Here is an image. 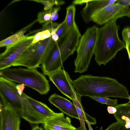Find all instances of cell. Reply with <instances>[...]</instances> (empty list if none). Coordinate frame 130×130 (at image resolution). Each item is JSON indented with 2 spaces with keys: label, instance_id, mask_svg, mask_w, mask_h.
Returning a JSON list of instances; mask_svg holds the SVG:
<instances>
[{
  "label": "cell",
  "instance_id": "obj_11",
  "mask_svg": "<svg viewBox=\"0 0 130 130\" xmlns=\"http://www.w3.org/2000/svg\"><path fill=\"white\" fill-rule=\"evenodd\" d=\"M118 0H90L80 11L84 22L86 23L92 21V17L102 9L117 2Z\"/></svg>",
  "mask_w": 130,
  "mask_h": 130
},
{
  "label": "cell",
  "instance_id": "obj_15",
  "mask_svg": "<svg viewBox=\"0 0 130 130\" xmlns=\"http://www.w3.org/2000/svg\"><path fill=\"white\" fill-rule=\"evenodd\" d=\"M23 95L31 107L45 118L58 116L63 113H56L49 108L45 104L36 100L23 93Z\"/></svg>",
  "mask_w": 130,
  "mask_h": 130
},
{
  "label": "cell",
  "instance_id": "obj_33",
  "mask_svg": "<svg viewBox=\"0 0 130 130\" xmlns=\"http://www.w3.org/2000/svg\"><path fill=\"white\" fill-rule=\"evenodd\" d=\"M76 130H82L81 129L80 127H79L78 128H77L76 129Z\"/></svg>",
  "mask_w": 130,
  "mask_h": 130
},
{
  "label": "cell",
  "instance_id": "obj_2",
  "mask_svg": "<svg viewBox=\"0 0 130 130\" xmlns=\"http://www.w3.org/2000/svg\"><path fill=\"white\" fill-rule=\"evenodd\" d=\"M117 20H111L98 28L94 54L95 60L99 66L106 65L118 52L125 48V43L119 37Z\"/></svg>",
  "mask_w": 130,
  "mask_h": 130
},
{
  "label": "cell",
  "instance_id": "obj_3",
  "mask_svg": "<svg viewBox=\"0 0 130 130\" xmlns=\"http://www.w3.org/2000/svg\"><path fill=\"white\" fill-rule=\"evenodd\" d=\"M13 82L0 77V107L10 104L21 117L32 124H42L45 118L29 104Z\"/></svg>",
  "mask_w": 130,
  "mask_h": 130
},
{
  "label": "cell",
  "instance_id": "obj_19",
  "mask_svg": "<svg viewBox=\"0 0 130 130\" xmlns=\"http://www.w3.org/2000/svg\"><path fill=\"white\" fill-rule=\"evenodd\" d=\"M52 9L48 11L39 12L38 14L37 21L40 24L44 23L43 26L44 28L46 27L50 23L52 22L50 20Z\"/></svg>",
  "mask_w": 130,
  "mask_h": 130
},
{
  "label": "cell",
  "instance_id": "obj_23",
  "mask_svg": "<svg viewBox=\"0 0 130 130\" xmlns=\"http://www.w3.org/2000/svg\"><path fill=\"white\" fill-rule=\"evenodd\" d=\"M125 124L118 121L115 122L109 125L105 130H130V129L126 128L125 126ZM100 130H103L102 126Z\"/></svg>",
  "mask_w": 130,
  "mask_h": 130
},
{
  "label": "cell",
  "instance_id": "obj_17",
  "mask_svg": "<svg viewBox=\"0 0 130 130\" xmlns=\"http://www.w3.org/2000/svg\"><path fill=\"white\" fill-rule=\"evenodd\" d=\"M33 23H32L14 34L1 41L0 42V47L10 46L24 39L26 36L24 35L25 33Z\"/></svg>",
  "mask_w": 130,
  "mask_h": 130
},
{
  "label": "cell",
  "instance_id": "obj_34",
  "mask_svg": "<svg viewBox=\"0 0 130 130\" xmlns=\"http://www.w3.org/2000/svg\"><path fill=\"white\" fill-rule=\"evenodd\" d=\"M128 99L129 100V102L130 103V95H129V96Z\"/></svg>",
  "mask_w": 130,
  "mask_h": 130
},
{
  "label": "cell",
  "instance_id": "obj_10",
  "mask_svg": "<svg viewBox=\"0 0 130 130\" xmlns=\"http://www.w3.org/2000/svg\"><path fill=\"white\" fill-rule=\"evenodd\" d=\"M21 117L9 104L0 108V130H20Z\"/></svg>",
  "mask_w": 130,
  "mask_h": 130
},
{
  "label": "cell",
  "instance_id": "obj_31",
  "mask_svg": "<svg viewBox=\"0 0 130 130\" xmlns=\"http://www.w3.org/2000/svg\"><path fill=\"white\" fill-rule=\"evenodd\" d=\"M31 130H43L38 125H36Z\"/></svg>",
  "mask_w": 130,
  "mask_h": 130
},
{
  "label": "cell",
  "instance_id": "obj_14",
  "mask_svg": "<svg viewBox=\"0 0 130 130\" xmlns=\"http://www.w3.org/2000/svg\"><path fill=\"white\" fill-rule=\"evenodd\" d=\"M73 93L72 100L79 117L80 123V127L82 130H87L85 126V121L87 124L89 123L90 125H94L96 123L95 119L85 112L81 102L82 96L77 93L74 87L73 88Z\"/></svg>",
  "mask_w": 130,
  "mask_h": 130
},
{
  "label": "cell",
  "instance_id": "obj_4",
  "mask_svg": "<svg viewBox=\"0 0 130 130\" xmlns=\"http://www.w3.org/2000/svg\"><path fill=\"white\" fill-rule=\"evenodd\" d=\"M0 76L32 89L42 95L50 90L48 82L44 74L36 68L5 69L0 70Z\"/></svg>",
  "mask_w": 130,
  "mask_h": 130
},
{
  "label": "cell",
  "instance_id": "obj_9",
  "mask_svg": "<svg viewBox=\"0 0 130 130\" xmlns=\"http://www.w3.org/2000/svg\"><path fill=\"white\" fill-rule=\"evenodd\" d=\"M48 77L63 95L72 100L73 96L72 80L68 72L61 69L49 74Z\"/></svg>",
  "mask_w": 130,
  "mask_h": 130
},
{
  "label": "cell",
  "instance_id": "obj_20",
  "mask_svg": "<svg viewBox=\"0 0 130 130\" xmlns=\"http://www.w3.org/2000/svg\"><path fill=\"white\" fill-rule=\"evenodd\" d=\"M69 28L64 19L61 23L58 24L56 33L59 37V41L65 38L68 32Z\"/></svg>",
  "mask_w": 130,
  "mask_h": 130
},
{
  "label": "cell",
  "instance_id": "obj_13",
  "mask_svg": "<svg viewBox=\"0 0 130 130\" xmlns=\"http://www.w3.org/2000/svg\"><path fill=\"white\" fill-rule=\"evenodd\" d=\"M48 101L68 116L79 120V117L74 104L68 100L56 93H54L49 97Z\"/></svg>",
  "mask_w": 130,
  "mask_h": 130
},
{
  "label": "cell",
  "instance_id": "obj_5",
  "mask_svg": "<svg viewBox=\"0 0 130 130\" xmlns=\"http://www.w3.org/2000/svg\"><path fill=\"white\" fill-rule=\"evenodd\" d=\"M98 28L93 26L87 29L81 36L77 49L74 61V72L82 73L86 71L94 54Z\"/></svg>",
  "mask_w": 130,
  "mask_h": 130
},
{
  "label": "cell",
  "instance_id": "obj_29",
  "mask_svg": "<svg viewBox=\"0 0 130 130\" xmlns=\"http://www.w3.org/2000/svg\"><path fill=\"white\" fill-rule=\"evenodd\" d=\"M107 110L109 114H114L117 111L116 108L114 107L111 106H108L107 107Z\"/></svg>",
  "mask_w": 130,
  "mask_h": 130
},
{
  "label": "cell",
  "instance_id": "obj_32",
  "mask_svg": "<svg viewBox=\"0 0 130 130\" xmlns=\"http://www.w3.org/2000/svg\"><path fill=\"white\" fill-rule=\"evenodd\" d=\"M125 16H127L130 18V9H129L127 12Z\"/></svg>",
  "mask_w": 130,
  "mask_h": 130
},
{
  "label": "cell",
  "instance_id": "obj_28",
  "mask_svg": "<svg viewBox=\"0 0 130 130\" xmlns=\"http://www.w3.org/2000/svg\"><path fill=\"white\" fill-rule=\"evenodd\" d=\"M90 0H77L74 1L73 2V5H81L84 4H86Z\"/></svg>",
  "mask_w": 130,
  "mask_h": 130
},
{
  "label": "cell",
  "instance_id": "obj_26",
  "mask_svg": "<svg viewBox=\"0 0 130 130\" xmlns=\"http://www.w3.org/2000/svg\"><path fill=\"white\" fill-rule=\"evenodd\" d=\"M40 36L41 41L47 39L51 37L50 30L46 29L40 31Z\"/></svg>",
  "mask_w": 130,
  "mask_h": 130
},
{
  "label": "cell",
  "instance_id": "obj_24",
  "mask_svg": "<svg viewBox=\"0 0 130 130\" xmlns=\"http://www.w3.org/2000/svg\"><path fill=\"white\" fill-rule=\"evenodd\" d=\"M122 36L125 44L130 43V27L125 28L122 31Z\"/></svg>",
  "mask_w": 130,
  "mask_h": 130
},
{
  "label": "cell",
  "instance_id": "obj_25",
  "mask_svg": "<svg viewBox=\"0 0 130 130\" xmlns=\"http://www.w3.org/2000/svg\"><path fill=\"white\" fill-rule=\"evenodd\" d=\"M60 7H58L53 8L52 10L51 14V21H52L56 20L58 18V12L60 10Z\"/></svg>",
  "mask_w": 130,
  "mask_h": 130
},
{
  "label": "cell",
  "instance_id": "obj_8",
  "mask_svg": "<svg viewBox=\"0 0 130 130\" xmlns=\"http://www.w3.org/2000/svg\"><path fill=\"white\" fill-rule=\"evenodd\" d=\"M128 7L117 3L105 7L93 16L91 21L99 25L105 24L114 19L125 16Z\"/></svg>",
  "mask_w": 130,
  "mask_h": 130
},
{
  "label": "cell",
  "instance_id": "obj_1",
  "mask_svg": "<svg viewBox=\"0 0 130 130\" xmlns=\"http://www.w3.org/2000/svg\"><path fill=\"white\" fill-rule=\"evenodd\" d=\"M77 93L82 96L101 97L128 99L126 87L116 79L107 77L87 75L72 80Z\"/></svg>",
  "mask_w": 130,
  "mask_h": 130
},
{
  "label": "cell",
  "instance_id": "obj_12",
  "mask_svg": "<svg viewBox=\"0 0 130 130\" xmlns=\"http://www.w3.org/2000/svg\"><path fill=\"white\" fill-rule=\"evenodd\" d=\"M71 119L65 117L63 113L59 116L45 118L43 123L45 130H76L71 123Z\"/></svg>",
  "mask_w": 130,
  "mask_h": 130
},
{
  "label": "cell",
  "instance_id": "obj_30",
  "mask_svg": "<svg viewBox=\"0 0 130 130\" xmlns=\"http://www.w3.org/2000/svg\"><path fill=\"white\" fill-rule=\"evenodd\" d=\"M125 48L126 49L130 60V43L126 44Z\"/></svg>",
  "mask_w": 130,
  "mask_h": 130
},
{
  "label": "cell",
  "instance_id": "obj_6",
  "mask_svg": "<svg viewBox=\"0 0 130 130\" xmlns=\"http://www.w3.org/2000/svg\"><path fill=\"white\" fill-rule=\"evenodd\" d=\"M58 44L51 37L32 45L20 56L18 60L19 66L29 68L39 67Z\"/></svg>",
  "mask_w": 130,
  "mask_h": 130
},
{
  "label": "cell",
  "instance_id": "obj_21",
  "mask_svg": "<svg viewBox=\"0 0 130 130\" xmlns=\"http://www.w3.org/2000/svg\"><path fill=\"white\" fill-rule=\"evenodd\" d=\"M42 4L44 6V10L46 11L52 9L54 5H60L63 4L64 2L58 0H32Z\"/></svg>",
  "mask_w": 130,
  "mask_h": 130
},
{
  "label": "cell",
  "instance_id": "obj_7",
  "mask_svg": "<svg viewBox=\"0 0 130 130\" xmlns=\"http://www.w3.org/2000/svg\"><path fill=\"white\" fill-rule=\"evenodd\" d=\"M35 35L26 36L17 43L6 47L5 51L0 55V70L12 66L22 54L32 45Z\"/></svg>",
  "mask_w": 130,
  "mask_h": 130
},
{
  "label": "cell",
  "instance_id": "obj_22",
  "mask_svg": "<svg viewBox=\"0 0 130 130\" xmlns=\"http://www.w3.org/2000/svg\"><path fill=\"white\" fill-rule=\"evenodd\" d=\"M90 98L102 104L112 106H115L118 104V101L117 99H112L106 97H92Z\"/></svg>",
  "mask_w": 130,
  "mask_h": 130
},
{
  "label": "cell",
  "instance_id": "obj_27",
  "mask_svg": "<svg viewBox=\"0 0 130 130\" xmlns=\"http://www.w3.org/2000/svg\"><path fill=\"white\" fill-rule=\"evenodd\" d=\"M116 3L128 7L130 5V0H118Z\"/></svg>",
  "mask_w": 130,
  "mask_h": 130
},
{
  "label": "cell",
  "instance_id": "obj_16",
  "mask_svg": "<svg viewBox=\"0 0 130 130\" xmlns=\"http://www.w3.org/2000/svg\"><path fill=\"white\" fill-rule=\"evenodd\" d=\"M114 107L117 111L113 115L117 121L124 123L126 128L130 129V103L118 104Z\"/></svg>",
  "mask_w": 130,
  "mask_h": 130
},
{
  "label": "cell",
  "instance_id": "obj_18",
  "mask_svg": "<svg viewBox=\"0 0 130 130\" xmlns=\"http://www.w3.org/2000/svg\"><path fill=\"white\" fill-rule=\"evenodd\" d=\"M76 8L73 5L68 6L66 8V13L65 20L69 29L76 25L75 18Z\"/></svg>",
  "mask_w": 130,
  "mask_h": 130
}]
</instances>
